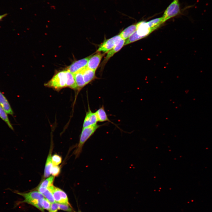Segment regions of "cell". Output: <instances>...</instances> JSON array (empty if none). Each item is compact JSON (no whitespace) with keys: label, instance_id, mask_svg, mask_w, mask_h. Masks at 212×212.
<instances>
[{"label":"cell","instance_id":"cell-1","mask_svg":"<svg viewBox=\"0 0 212 212\" xmlns=\"http://www.w3.org/2000/svg\"><path fill=\"white\" fill-rule=\"evenodd\" d=\"M14 193L24 198V200L20 203H27L35 206L41 211L43 210L41 201L44 198V197L39 191H33L27 193H22L15 191H14Z\"/></svg>","mask_w":212,"mask_h":212},{"label":"cell","instance_id":"cell-2","mask_svg":"<svg viewBox=\"0 0 212 212\" xmlns=\"http://www.w3.org/2000/svg\"><path fill=\"white\" fill-rule=\"evenodd\" d=\"M102 125L97 124L83 128L80 137L79 142L74 154L75 158H78L81 153L84 145L87 141L93 134L96 130Z\"/></svg>","mask_w":212,"mask_h":212},{"label":"cell","instance_id":"cell-3","mask_svg":"<svg viewBox=\"0 0 212 212\" xmlns=\"http://www.w3.org/2000/svg\"><path fill=\"white\" fill-rule=\"evenodd\" d=\"M44 85L58 90L64 87H68V77L66 70L57 73Z\"/></svg>","mask_w":212,"mask_h":212},{"label":"cell","instance_id":"cell-4","mask_svg":"<svg viewBox=\"0 0 212 212\" xmlns=\"http://www.w3.org/2000/svg\"><path fill=\"white\" fill-rule=\"evenodd\" d=\"M180 13L178 0H173L167 7L162 17L163 23L169 19L179 14Z\"/></svg>","mask_w":212,"mask_h":212},{"label":"cell","instance_id":"cell-5","mask_svg":"<svg viewBox=\"0 0 212 212\" xmlns=\"http://www.w3.org/2000/svg\"><path fill=\"white\" fill-rule=\"evenodd\" d=\"M48 189L52 193L56 202L70 205L66 194L63 190L53 185Z\"/></svg>","mask_w":212,"mask_h":212},{"label":"cell","instance_id":"cell-6","mask_svg":"<svg viewBox=\"0 0 212 212\" xmlns=\"http://www.w3.org/2000/svg\"><path fill=\"white\" fill-rule=\"evenodd\" d=\"M121 39L119 35L106 39L99 45L97 52H102L106 53L112 49Z\"/></svg>","mask_w":212,"mask_h":212},{"label":"cell","instance_id":"cell-7","mask_svg":"<svg viewBox=\"0 0 212 212\" xmlns=\"http://www.w3.org/2000/svg\"><path fill=\"white\" fill-rule=\"evenodd\" d=\"M92 54L73 62L67 68V70L73 74L80 71L87 66L88 60Z\"/></svg>","mask_w":212,"mask_h":212},{"label":"cell","instance_id":"cell-8","mask_svg":"<svg viewBox=\"0 0 212 212\" xmlns=\"http://www.w3.org/2000/svg\"><path fill=\"white\" fill-rule=\"evenodd\" d=\"M94 54H92L89 59L87 67L89 69L96 71L105 53H101L98 52Z\"/></svg>","mask_w":212,"mask_h":212},{"label":"cell","instance_id":"cell-9","mask_svg":"<svg viewBox=\"0 0 212 212\" xmlns=\"http://www.w3.org/2000/svg\"><path fill=\"white\" fill-rule=\"evenodd\" d=\"M136 24V32L137 34L142 38L146 37L152 32L147 22L141 21Z\"/></svg>","mask_w":212,"mask_h":212},{"label":"cell","instance_id":"cell-10","mask_svg":"<svg viewBox=\"0 0 212 212\" xmlns=\"http://www.w3.org/2000/svg\"><path fill=\"white\" fill-rule=\"evenodd\" d=\"M98 121L95 112H92L90 108H89L84 120L83 128L96 124Z\"/></svg>","mask_w":212,"mask_h":212},{"label":"cell","instance_id":"cell-11","mask_svg":"<svg viewBox=\"0 0 212 212\" xmlns=\"http://www.w3.org/2000/svg\"><path fill=\"white\" fill-rule=\"evenodd\" d=\"M125 40L121 39L118 43L111 50L107 52L106 56L102 63V67L103 68L109 59L115 53L119 51L124 46Z\"/></svg>","mask_w":212,"mask_h":212},{"label":"cell","instance_id":"cell-12","mask_svg":"<svg viewBox=\"0 0 212 212\" xmlns=\"http://www.w3.org/2000/svg\"><path fill=\"white\" fill-rule=\"evenodd\" d=\"M84 81L87 85L95 78V71L89 69L87 67L81 71Z\"/></svg>","mask_w":212,"mask_h":212},{"label":"cell","instance_id":"cell-13","mask_svg":"<svg viewBox=\"0 0 212 212\" xmlns=\"http://www.w3.org/2000/svg\"><path fill=\"white\" fill-rule=\"evenodd\" d=\"M0 105L7 114L13 115L14 112L8 100L0 91Z\"/></svg>","mask_w":212,"mask_h":212},{"label":"cell","instance_id":"cell-14","mask_svg":"<svg viewBox=\"0 0 212 212\" xmlns=\"http://www.w3.org/2000/svg\"><path fill=\"white\" fill-rule=\"evenodd\" d=\"M136 30V24H132L123 30L119 35L121 39L125 40L131 35Z\"/></svg>","mask_w":212,"mask_h":212},{"label":"cell","instance_id":"cell-15","mask_svg":"<svg viewBox=\"0 0 212 212\" xmlns=\"http://www.w3.org/2000/svg\"><path fill=\"white\" fill-rule=\"evenodd\" d=\"M52 148H51L50 150L45 164L44 173L45 178L48 177L51 174V170L53 165L52 160Z\"/></svg>","mask_w":212,"mask_h":212},{"label":"cell","instance_id":"cell-16","mask_svg":"<svg viewBox=\"0 0 212 212\" xmlns=\"http://www.w3.org/2000/svg\"><path fill=\"white\" fill-rule=\"evenodd\" d=\"M78 90H81L86 85L81 71L73 74Z\"/></svg>","mask_w":212,"mask_h":212},{"label":"cell","instance_id":"cell-17","mask_svg":"<svg viewBox=\"0 0 212 212\" xmlns=\"http://www.w3.org/2000/svg\"><path fill=\"white\" fill-rule=\"evenodd\" d=\"M37 189L38 191L42 194L51 203L55 202L52 193L48 189L39 187H38Z\"/></svg>","mask_w":212,"mask_h":212},{"label":"cell","instance_id":"cell-18","mask_svg":"<svg viewBox=\"0 0 212 212\" xmlns=\"http://www.w3.org/2000/svg\"><path fill=\"white\" fill-rule=\"evenodd\" d=\"M95 112L97 116L98 121L110 122L108 117L103 106L98 109Z\"/></svg>","mask_w":212,"mask_h":212},{"label":"cell","instance_id":"cell-19","mask_svg":"<svg viewBox=\"0 0 212 212\" xmlns=\"http://www.w3.org/2000/svg\"><path fill=\"white\" fill-rule=\"evenodd\" d=\"M147 23L152 32L163 23L162 17L153 19L147 22Z\"/></svg>","mask_w":212,"mask_h":212},{"label":"cell","instance_id":"cell-20","mask_svg":"<svg viewBox=\"0 0 212 212\" xmlns=\"http://www.w3.org/2000/svg\"><path fill=\"white\" fill-rule=\"evenodd\" d=\"M7 114L0 105V118L6 123L11 130H14L13 127L9 120Z\"/></svg>","mask_w":212,"mask_h":212},{"label":"cell","instance_id":"cell-21","mask_svg":"<svg viewBox=\"0 0 212 212\" xmlns=\"http://www.w3.org/2000/svg\"><path fill=\"white\" fill-rule=\"evenodd\" d=\"M54 178V177L53 175L47 178L43 181L38 187L48 188L51 186L53 185Z\"/></svg>","mask_w":212,"mask_h":212},{"label":"cell","instance_id":"cell-22","mask_svg":"<svg viewBox=\"0 0 212 212\" xmlns=\"http://www.w3.org/2000/svg\"><path fill=\"white\" fill-rule=\"evenodd\" d=\"M142 39V38L137 34L135 31L125 41L124 46L128 45Z\"/></svg>","mask_w":212,"mask_h":212},{"label":"cell","instance_id":"cell-23","mask_svg":"<svg viewBox=\"0 0 212 212\" xmlns=\"http://www.w3.org/2000/svg\"><path fill=\"white\" fill-rule=\"evenodd\" d=\"M52 160L53 165H57L62 162V157L60 155L55 154L52 156Z\"/></svg>","mask_w":212,"mask_h":212},{"label":"cell","instance_id":"cell-24","mask_svg":"<svg viewBox=\"0 0 212 212\" xmlns=\"http://www.w3.org/2000/svg\"><path fill=\"white\" fill-rule=\"evenodd\" d=\"M61 171L60 167L57 165H53L51 170V173L54 177L57 176Z\"/></svg>","mask_w":212,"mask_h":212},{"label":"cell","instance_id":"cell-25","mask_svg":"<svg viewBox=\"0 0 212 212\" xmlns=\"http://www.w3.org/2000/svg\"><path fill=\"white\" fill-rule=\"evenodd\" d=\"M58 209L61 210L65 211L71 212L73 210L71 205L67 204L58 203Z\"/></svg>","mask_w":212,"mask_h":212},{"label":"cell","instance_id":"cell-26","mask_svg":"<svg viewBox=\"0 0 212 212\" xmlns=\"http://www.w3.org/2000/svg\"><path fill=\"white\" fill-rule=\"evenodd\" d=\"M41 203L44 209L49 211L51 207V203L47 199L44 198L42 200Z\"/></svg>","mask_w":212,"mask_h":212},{"label":"cell","instance_id":"cell-27","mask_svg":"<svg viewBox=\"0 0 212 212\" xmlns=\"http://www.w3.org/2000/svg\"><path fill=\"white\" fill-rule=\"evenodd\" d=\"M58 209V203L55 202L51 203L50 208L49 211V212H57Z\"/></svg>","mask_w":212,"mask_h":212},{"label":"cell","instance_id":"cell-28","mask_svg":"<svg viewBox=\"0 0 212 212\" xmlns=\"http://www.w3.org/2000/svg\"><path fill=\"white\" fill-rule=\"evenodd\" d=\"M8 14L5 13L2 15H0V21L2 20V19L5 17Z\"/></svg>","mask_w":212,"mask_h":212},{"label":"cell","instance_id":"cell-29","mask_svg":"<svg viewBox=\"0 0 212 212\" xmlns=\"http://www.w3.org/2000/svg\"><path fill=\"white\" fill-rule=\"evenodd\" d=\"M81 212L80 211H78V212Z\"/></svg>","mask_w":212,"mask_h":212}]
</instances>
